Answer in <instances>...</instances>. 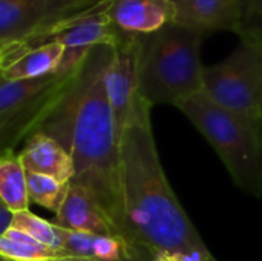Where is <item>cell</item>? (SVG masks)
Instances as JSON below:
<instances>
[{
    "label": "cell",
    "mask_w": 262,
    "mask_h": 261,
    "mask_svg": "<svg viewBox=\"0 0 262 261\" xmlns=\"http://www.w3.org/2000/svg\"><path fill=\"white\" fill-rule=\"evenodd\" d=\"M114 46H95L77 68L71 85L40 132L61 143L72 155L71 183L88 189L123 235L120 191V129L114 117L104 72ZM126 240V238H124Z\"/></svg>",
    "instance_id": "1"
},
{
    "label": "cell",
    "mask_w": 262,
    "mask_h": 261,
    "mask_svg": "<svg viewBox=\"0 0 262 261\" xmlns=\"http://www.w3.org/2000/svg\"><path fill=\"white\" fill-rule=\"evenodd\" d=\"M150 105L137 95L120 135L123 235L147 252H187L210 258L201 235L170 188L157 151Z\"/></svg>",
    "instance_id": "2"
},
{
    "label": "cell",
    "mask_w": 262,
    "mask_h": 261,
    "mask_svg": "<svg viewBox=\"0 0 262 261\" xmlns=\"http://www.w3.org/2000/svg\"><path fill=\"white\" fill-rule=\"evenodd\" d=\"M204 34L169 23L140 37L138 92L150 105L177 106L203 91Z\"/></svg>",
    "instance_id": "3"
},
{
    "label": "cell",
    "mask_w": 262,
    "mask_h": 261,
    "mask_svg": "<svg viewBox=\"0 0 262 261\" xmlns=\"http://www.w3.org/2000/svg\"><path fill=\"white\" fill-rule=\"evenodd\" d=\"M177 108L216 151L235 185L261 198L262 125L220 106L203 91Z\"/></svg>",
    "instance_id": "4"
},
{
    "label": "cell",
    "mask_w": 262,
    "mask_h": 261,
    "mask_svg": "<svg viewBox=\"0 0 262 261\" xmlns=\"http://www.w3.org/2000/svg\"><path fill=\"white\" fill-rule=\"evenodd\" d=\"M203 92L220 106L262 125V35L243 37L226 60L204 66Z\"/></svg>",
    "instance_id": "5"
},
{
    "label": "cell",
    "mask_w": 262,
    "mask_h": 261,
    "mask_svg": "<svg viewBox=\"0 0 262 261\" xmlns=\"http://www.w3.org/2000/svg\"><path fill=\"white\" fill-rule=\"evenodd\" d=\"M107 8L109 0H100L91 8L69 15L41 32L15 43L21 48H32L48 42L61 43L64 46V54L57 72L69 74L84 62L95 46H115L120 42L121 34L114 28Z\"/></svg>",
    "instance_id": "6"
},
{
    "label": "cell",
    "mask_w": 262,
    "mask_h": 261,
    "mask_svg": "<svg viewBox=\"0 0 262 261\" xmlns=\"http://www.w3.org/2000/svg\"><path fill=\"white\" fill-rule=\"evenodd\" d=\"M95 0H0V46L23 42Z\"/></svg>",
    "instance_id": "7"
},
{
    "label": "cell",
    "mask_w": 262,
    "mask_h": 261,
    "mask_svg": "<svg viewBox=\"0 0 262 261\" xmlns=\"http://www.w3.org/2000/svg\"><path fill=\"white\" fill-rule=\"evenodd\" d=\"M75 71L58 74L41 92L28 100L11 115L0 120V154L14 151L21 142L26 143L34 134L41 131L45 123L61 103Z\"/></svg>",
    "instance_id": "8"
},
{
    "label": "cell",
    "mask_w": 262,
    "mask_h": 261,
    "mask_svg": "<svg viewBox=\"0 0 262 261\" xmlns=\"http://www.w3.org/2000/svg\"><path fill=\"white\" fill-rule=\"evenodd\" d=\"M138 49L140 37L121 35L104 72V88L120 135L138 95Z\"/></svg>",
    "instance_id": "9"
},
{
    "label": "cell",
    "mask_w": 262,
    "mask_h": 261,
    "mask_svg": "<svg viewBox=\"0 0 262 261\" xmlns=\"http://www.w3.org/2000/svg\"><path fill=\"white\" fill-rule=\"evenodd\" d=\"M64 46L48 42L32 48L8 43L0 48V75L3 80H32L57 74Z\"/></svg>",
    "instance_id": "10"
},
{
    "label": "cell",
    "mask_w": 262,
    "mask_h": 261,
    "mask_svg": "<svg viewBox=\"0 0 262 261\" xmlns=\"http://www.w3.org/2000/svg\"><path fill=\"white\" fill-rule=\"evenodd\" d=\"M109 18L114 28L127 37L149 35L173 23V0H109Z\"/></svg>",
    "instance_id": "11"
},
{
    "label": "cell",
    "mask_w": 262,
    "mask_h": 261,
    "mask_svg": "<svg viewBox=\"0 0 262 261\" xmlns=\"http://www.w3.org/2000/svg\"><path fill=\"white\" fill-rule=\"evenodd\" d=\"M173 23L201 34L230 31L239 35V0H173Z\"/></svg>",
    "instance_id": "12"
},
{
    "label": "cell",
    "mask_w": 262,
    "mask_h": 261,
    "mask_svg": "<svg viewBox=\"0 0 262 261\" xmlns=\"http://www.w3.org/2000/svg\"><path fill=\"white\" fill-rule=\"evenodd\" d=\"M52 223L68 231L121 237L95 197L77 183H69L66 198Z\"/></svg>",
    "instance_id": "13"
},
{
    "label": "cell",
    "mask_w": 262,
    "mask_h": 261,
    "mask_svg": "<svg viewBox=\"0 0 262 261\" xmlns=\"http://www.w3.org/2000/svg\"><path fill=\"white\" fill-rule=\"evenodd\" d=\"M17 154L26 172L48 175L63 183H71L75 175L71 152L43 132L34 134Z\"/></svg>",
    "instance_id": "14"
},
{
    "label": "cell",
    "mask_w": 262,
    "mask_h": 261,
    "mask_svg": "<svg viewBox=\"0 0 262 261\" xmlns=\"http://www.w3.org/2000/svg\"><path fill=\"white\" fill-rule=\"evenodd\" d=\"M0 202L12 214L29 211L26 171L15 151L0 154Z\"/></svg>",
    "instance_id": "15"
},
{
    "label": "cell",
    "mask_w": 262,
    "mask_h": 261,
    "mask_svg": "<svg viewBox=\"0 0 262 261\" xmlns=\"http://www.w3.org/2000/svg\"><path fill=\"white\" fill-rule=\"evenodd\" d=\"M0 258L8 261H60L68 257L64 252L41 245L26 232L9 228L0 235Z\"/></svg>",
    "instance_id": "16"
},
{
    "label": "cell",
    "mask_w": 262,
    "mask_h": 261,
    "mask_svg": "<svg viewBox=\"0 0 262 261\" xmlns=\"http://www.w3.org/2000/svg\"><path fill=\"white\" fill-rule=\"evenodd\" d=\"M57 74L32 78V80H3L0 78V120L11 115L20 106H23L34 95L41 92L48 85H51Z\"/></svg>",
    "instance_id": "17"
},
{
    "label": "cell",
    "mask_w": 262,
    "mask_h": 261,
    "mask_svg": "<svg viewBox=\"0 0 262 261\" xmlns=\"http://www.w3.org/2000/svg\"><path fill=\"white\" fill-rule=\"evenodd\" d=\"M26 185L29 203L38 205L54 214L58 212V209L61 208L69 189V183H63L52 177L31 172H26Z\"/></svg>",
    "instance_id": "18"
},
{
    "label": "cell",
    "mask_w": 262,
    "mask_h": 261,
    "mask_svg": "<svg viewBox=\"0 0 262 261\" xmlns=\"http://www.w3.org/2000/svg\"><path fill=\"white\" fill-rule=\"evenodd\" d=\"M11 228L20 229L40 242L41 245L63 252V229L52 222H48L31 211H21L12 214Z\"/></svg>",
    "instance_id": "19"
},
{
    "label": "cell",
    "mask_w": 262,
    "mask_h": 261,
    "mask_svg": "<svg viewBox=\"0 0 262 261\" xmlns=\"http://www.w3.org/2000/svg\"><path fill=\"white\" fill-rule=\"evenodd\" d=\"M241 31L239 38L262 35V0H239Z\"/></svg>",
    "instance_id": "20"
},
{
    "label": "cell",
    "mask_w": 262,
    "mask_h": 261,
    "mask_svg": "<svg viewBox=\"0 0 262 261\" xmlns=\"http://www.w3.org/2000/svg\"><path fill=\"white\" fill-rule=\"evenodd\" d=\"M210 258H201L187 252H158L152 255V261H209Z\"/></svg>",
    "instance_id": "21"
},
{
    "label": "cell",
    "mask_w": 262,
    "mask_h": 261,
    "mask_svg": "<svg viewBox=\"0 0 262 261\" xmlns=\"http://www.w3.org/2000/svg\"><path fill=\"white\" fill-rule=\"evenodd\" d=\"M11 222H12V212L5 206H0V235L11 228Z\"/></svg>",
    "instance_id": "22"
},
{
    "label": "cell",
    "mask_w": 262,
    "mask_h": 261,
    "mask_svg": "<svg viewBox=\"0 0 262 261\" xmlns=\"http://www.w3.org/2000/svg\"><path fill=\"white\" fill-rule=\"evenodd\" d=\"M60 261H95V260H83V258H64V260H60ZM123 261H152V254L150 252H147V251H144V249H141L137 255H134L132 258H127V260H123Z\"/></svg>",
    "instance_id": "23"
},
{
    "label": "cell",
    "mask_w": 262,
    "mask_h": 261,
    "mask_svg": "<svg viewBox=\"0 0 262 261\" xmlns=\"http://www.w3.org/2000/svg\"><path fill=\"white\" fill-rule=\"evenodd\" d=\"M209 261H218V260H216L215 257H212V258H210V260H209Z\"/></svg>",
    "instance_id": "24"
},
{
    "label": "cell",
    "mask_w": 262,
    "mask_h": 261,
    "mask_svg": "<svg viewBox=\"0 0 262 261\" xmlns=\"http://www.w3.org/2000/svg\"><path fill=\"white\" fill-rule=\"evenodd\" d=\"M0 261H8V260H3V258H0Z\"/></svg>",
    "instance_id": "25"
},
{
    "label": "cell",
    "mask_w": 262,
    "mask_h": 261,
    "mask_svg": "<svg viewBox=\"0 0 262 261\" xmlns=\"http://www.w3.org/2000/svg\"><path fill=\"white\" fill-rule=\"evenodd\" d=\"M0 206H3V205H2V202H0Z\"/></svg>",
    "instance_id": "26"
},
{
    "label": "cell",
    "mask_w": 262,
    "mask_h": 261,
    "mask_svg": "<svg viewBox=\"0 0 262 261\" xmlns=\"http://www.w3.org/2000/svg\"><path fill=\"white\" fill-rule=\"evenodd\" d=\"M95 2H100V0H95Z\"/></svg>",
    "instance_id": "27"
},
{
    "label": "cell",
    "mask_w": 262,
    "mask_h": 261,
    "mask_svg": "<svg viewBox=\"0 0 262 261\" xmlns=\"http://www.w3.org/2000/svg\"><path fill=\"white\" fill-rule=\"evenodd\" d=\"M0 78H2V75H0Z\"/></svg>",
    "instance_id": "28"
},
{
    "label": "cell",
    "mask_w": 262,
    "mask_h": 261,
    "mask_svg": "<svg viewBox=\"0 0 262 261\" xmlns=\"http://www.w3.org/2000/svg\"><path fill=\"white\" fill-rule=\"evenodd\" d=\"M0 48H2V46H0Z\"/></svg>",
    "instance_id": "29"
}]
</instances>
